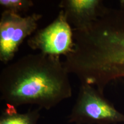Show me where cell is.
Segmentation results:
<instances>
[{
  "mask_svg": "<svg viewBox=\"0 0 124 124\" xmlns=\"http://www.w3.org/2000/svg\"><path fill=\"white\" fill-rule=\"evenodd\" d=\"M59 7L64 12L74 31H84L102 16L107 7L100 0H62Z\"/></svg>",
  "mask_w": 124,
  "mask_h": 124,
  "instance_id": "obj_6",
  "label": "cell"
},
{
  "mask_svg": "<svg viewBox=\"0 0 124 124\" xmlns=\"http://www.w3.org/2000/svg\"><path fill=\"white\" fill-rule=\"evenodd\" d=\"M27 44L33 50L54 56H66L70 53L74 46V32L64 12L60 10L52 22L36 31Z\"/></svg>",
  "mask_w": 124,
  "mask_h": 124,
  "instance_id": "obj_5",
  "label": "cell"
},
{
  "mask_svg": "<svg viewBox=\"0 0 124 124\" xmlns=\"http://www.w3.org/2000/svg\"><path fill=\"white\" fill-rule=\"evenodd\" d=\"M43 15L23 17L3 11L0 19V61L7 64L13 59L24 40L36 32Z\"/></svg>",
  "mask_w": 124,
  "mask_h": 124,
  "instance_id": "obj_4",
  "label": "cell"
},
{
  "mask_svg": "<svg viewBox=\"0 0 124 124\" xmlns=\"http://www.w3.org/2000/svg\"><path fill=\"white\" fill-rule=\"evenodd\" d=\"M34 5L32 0H1L0 6L3 11L21 15L28 11Z\"/></svg>",
  "mask_w": 124,
  "mask_h": 124,
  "instance_id": "obj_8",
  "label": "cell"
},
{
  "mask_svg": "<svg viewBox=\"0 0 124 124\" xmlns=\"http://www.w3.org/2000/svg\"><path fill=\"white\" fill-rule=\"evenodd\" d=\"M68 122L75 124H115L124 122V114L94 86L81 84Z\"/></svg>",
  "mask_w": 124,
  "mask_h": 124,
  "instance_id": "obj_3",
  "label": "cell"
},
{
  "mask_svg": "<svg viewBox=\"0 0 124 124\" xmlns=\"http://www.w3.org/2000/svg\"><path fill=\"white\" fill-rule=\"evenodd\" d=\"M7 106L0 116V124H37L40 118V108L20 113L15 107Z\"/></svg>",
  "mask_w": 124,
  "mask_h": 124,
  "instance_id": "obj_7",
  "label": "cell"
},
{
  "mask_svg": "<svg viewBox=\"0 0 124 124\" xmlns=\"http://www.w3.org/2000/svg\"><path fill=\"white\" fill-rule=\"evenodd\" d=\"M69 74L59 56L28 54L1 70V99L15 108L34 105L49 110L72 96Z\"/></svg>",
  "mask_w": 124,
  "mask_h": 124,
  "instance_id": "obj_2",
  "label": "cell"
},
{
  "mask_svg": "<svg viewBox=\"0 0 124 124\" xmlns=\"http://www.w3.org/2000/svg\"><path fill=\"white\" fill-rule=\"evenodd\" d=\"M74 41L64 61L68 72L103 94L109 83L124 79V1L107 7L89 29L74 31Z\"/></svg>",
  "mask_w": 124,
  "mask_h": 124,
  "instance_id": "obj_1",
  "label": "cell"
}]
</instances>
